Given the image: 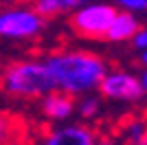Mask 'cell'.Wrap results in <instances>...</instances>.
I'll return each mask as SVG.
<instances>
[{
    "label": "cell",
    "mask_w": 147,
    "mask_h": 145,
    "mask_svg": "<svg viewBox=\"0 0 147 145\" xmlns=\"http://www.w3.org/2000/svg\"><path fill=\"white\" fill-rule=\"evenodd\" d=\"M46 66L59 90H66L77 99L99 90L110 64L99 53L86 48H53L44 55Z\"/></svg>",
    "instance_id": "cell-1"
},
{
    "label": "cell",
    "mask_w": 147,
    "mask_h": 145,
    "mask_svg": "<svg viewBox=\"0 0 147 145\" xmlns=\"http://www.w3.org/2000/svg\"><path fill=\"white\" fill-rule=\"evenodd\" d=\"M55 88L57 84L44 57L13 60L2 70V90L11 99H22V101L37 99L40 101L44 95H49Z\"/></svg>",
    "instance_id": "cell-2"
},
{
    "label": "cell",
    "mask_w": 147,
    "mask_h": 145,
    "mask_svg": "<svg viewBox=\"0 0 147 145\" xmlns=\"http://www.w3.org/2000/svg\"><path fill=\"white\" fill-rule=\"evenodd\" d=\"M46 18L29 0H16L0 11V35L7 42L26 44L42 35Z\"/></svg>",
    "instance_id": "cell-3"
},
{
    "label": "cell",
    "mask_w": 147,
    "mask_h": 145,
    "mask_svg": "<svg viewBox=\"0 0 147 145\" xmlns=\"http://www.w3.org/2000/svg\"><path fill=\"white\" fill-rule=\"evenodd\" d=\"M119 13V7L114 2L103 0H90L81 5L75 13H70L68 24L77 37L84 40H105L112 22Z\"/></svg>",
    "instance_id": "cell-4"
},
{
    "label": "cell",
    "mask_w": 147,
    "mask_h": 145,
    "mask_svg": "<svg viewBox=\"0 0 147 145\" xmlns=\"http://www.w3.org/2000/svg\"><path fill=\"white\" fill-rule=\"evenodd\" d=\"M99 92L105 99L123 103H141L145 99V86L141 81V75H134L125 68L108 70V75L99 86Z\"/></svg>",
    "instance_id": "cell-5"
},
{
    "label": "cell",
    "mask_w": 147,
    "mask_h": 145,
    "mask_svg": "<svg viewBox=\"0 0 147 145\" xmlns=\"http://www.w3.org/2000/svg\"><path fill=\"white\" fill-rule=\"evenodd\" d=\"M99 132L88 121L81 123H57L55 127H49L42 132L37 145H97Z\"/></svg>",
    "instance_id": "cell-6"
},
{
    "label": "cell",
    "mask_w": 147,
    "mask_h": 145,
    "mask_svg": "<svg viewBox=\"0 0 147 145\" xmlns=\"http://www.w3.org/2000/svg\"><path fill=\"white\" fill-rule=\"evenodd\" d=\"M40 112L51 123H68V119L77 112V97L55 88L40 99Z\"/></svg>",
    "instance_id": "cell-7"
},
{
    "label": "cell",
    "mask_w": 147,
    "mask_h": 145,
    "mask_svg": "<svg viewBox=\"0 0 147 145\" xmlns=\"http://www.w3.org/2000/svg\"><path fill=\"white\" fill-rule=\"evenodd\" d=\"M141 26L143 24H141V20H138V13L119 9V13H117V18H114V22H112L105 40H108V42H114V44L132 42L134 35L141 31Z\"/></svg>",
    "instance_id": "cell-8"
},
{
    "label": "cell",
    "mask_w": 147,
    "mask_h": 145,
    "mask_svg": "<svg viewBox=\"0 0 147 145\" xmlns=\"http://www.w3.org/2000/svg\"><path fill=\"white\" fill-rule=\"evenodd\" d=\"M46 20H55L61 16H70L90 0H29Z\"/></svg>",
    "instance_id": "cell-9"
},
{
    "label": "cell",
    "mask_w": 147,
    "mask_h": 145,
    "mask_svg": "<svg viewBox=\"0 0 147 145\" xmlns=\"http://www.w3.org/2000/svg\"><path fill=\"white\" fill-rule=\"evenodd\" d=\"M117 134L121 136V141L125 145L134 143V141L147 136V115H129L121 121Z\"/></svg>",
    "instance_id": "cell-10"
},
{
    "label": "cell",
    "mask_w": 147,
    "mask_h": 145,
    "mask_svg": "<svg viewBox=\"0 0 147 145\" xmlns=\"http://www.w3.org/2000/svg\"><path fill=\"white\" fill-rule=\"evenodd\" d=\"M99 112H101V97L88 92V95H84V97L77 99V115H79L84 121L97 119Z\"/></svg>",
    "instance_id": "cell-11"
},
{
    "label": "cell",
    "mask_w": 147,
    "mask_h": 145,
    "mask_svg": "<svg viewBox=\"0 0 147 145\" xmlns=\"http://www.w3.org/2000/svg\"><path fill=\"white\" fill-rule=\"evenodd\" d=\"M119 9L123 11H132V13H145L147 9V0H112Z\"/></svg>",
    "instance_id": "cell-12"
},
{
    "label": "cell",
    "mask_w": 147,
    "mask_h": 145,
    "mask_svg": "<svg viewBox=\"0 0 147 145\" xmlns=\"http://www.w3.org/2000/svg\"><path fill=\"white\" fill-rule=\"evenodd\" d=\"M132 46L136 48V51H145L147 48V26H141V31L134 35V40H132Z\"/></svg>",
    "instance_id": "cell-13"
},
{
    "label": "cell",
    "mask_w": 147,
    "mask_h": 145,
    "mask_svg": "<svg viewBox=\"0 0 147 145\" xmlns=\"http://www.w3.org/2000/svg\"><path fill=\"white\" fill-rule=\"evenodd\" d=\"M5 145H37L35 141H31V139H26V136H13L11 141H7Z\"/></svg>",
    "instance_id": "cell-14"
},
{
    "label": "cell",
    "mask_w": 147,
    "mask_h": 145,
    "mask_svg": "<svg viewBox=\"0 0 147 145\" xmlns=\"http://www.w3.org/2000/svg\"><path fill=\"white\" fill-rule=\"evenodd\" d=\"M138 64H141L143 68H147V48L145 51H138Z\"/></svg>",
    "instance_id": "cell-15"
},
{
    "label": "cell",
    "mask_w": 147,
    "mask_h": 145,
    "mask_svg": "<svg viewBox=\"0 0 147 145\" xmlns=\"http://www.w3.org/2000/svg\"><path fill=\"white\" fill-rule=\"evenodd\" d=\"M141 81H143V86H145V90H147V68H143V72H141Z\"/></svg>",
    "instance_id": "cell-16"
},
{
    "label": "cell",
    "mask_w": 147,
    "mask_h": 145,
    "mask_svg": "<svg viewBox=\"0 0 147 145\" xmlns=\"http://www.w3.org/2000/svg\"><path fill=\"white\" fill-rule=\"evenodd\" d=\"M127 145H147V136H143V139L134 141V143H127Z\"/></svg>",
    "instance_id": "cell-17"
},
{
    "label": "cell",
    "mask_w": 147,
    "mask_h": 145,
    "mask_svg": "<svg viewBox=\"0 0 147 145\" xmlns=\"http://www.w3.org/2000/svg\"><path fill=\"white\" fill-rule=\"evenodd\" d=\"M143 103H145V106H147V90H145V99H143Z\"/></svg>",
    "instance_id": "cell-18"
},
{
    "label": "cell",
    "mask_w": 147,
    "mask_h": 145,
    "mask_svg": "<svg viewBox=\"0 0 147 145\" xmlns=\"http://www.w3.org/2000/svg\"><path fill=\"white\" fill-rule=\"evenodd\" d=\"M145 13H147V9H145Z\"/></svg>",
    "instance_id": "cell-19"
}]
</instances>
